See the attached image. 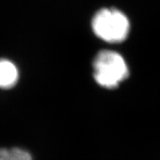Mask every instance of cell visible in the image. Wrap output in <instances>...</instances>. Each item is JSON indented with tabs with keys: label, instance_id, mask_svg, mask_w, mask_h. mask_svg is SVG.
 Returning <instances> with one entry per match:
<instances>
[{
	"label": "cell",
	"instance_id": "cell-1",
	"mask_svg": "<svg viewBox=\"0 0 160 160\" xmlns=\"http://www.w3.org/2000/svg\"><path fill=\"white\" fill-rule=\"evenodd\" d=\"M93 78L99 86L114 89L129 77L126 60L118 52L102 50L96 54L92 62Z\"/></svg>",
	"mask_w": 160,
	"mask_h": 160
},
{
	"label": "cell",
	"instance_id": "cell-2",
	"mask_svg": "<svg viewBox=\"0 0 160 160\" xmlns=\"http://www.w3.org/2000/svg\"><path fill=\"white\" fill-rule=\"evenodd\" d=\"M91 24L94 35L109 44L125 41L130 32L128 18L116 8H102L96 12Z\"/></svg>",
	"mask_w": 160,
	"mask_h": 160
},
{
	"label": "cell",
	"instance_id": "cell-3",
	"mask_svg": "<svg viewBox=\"0 0 160 160\" xmlns=\"http://www.w3.org/2000/svg\"><path fill=\"white\" fill-rule=\"evenodd\" d=\"M20 79V71L12 61L0 58V89L10 90L17 86Z\"/></svg>",
	"mask_w": 160,
	"mask_h": 160
},
{
	"label": "cell",
	"instance_id": "cell-4",
	"mask_svg": "<svg viewBox=\"0 0 160 160\" xmlns=\"http://www.w3.org/2000/svg\"><path fill=\"white\" fill-rule=\"evenodd\" d=\"M0 160H34L28 149L21 147H0Z\"/></svg>",
	"mask_w": 160,
	"mask_h": 160
}]
</instances>
